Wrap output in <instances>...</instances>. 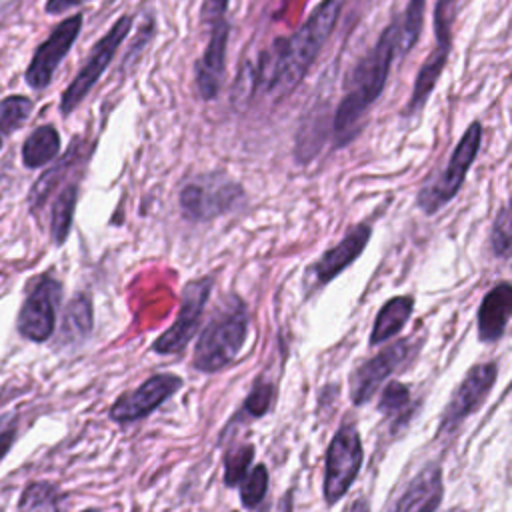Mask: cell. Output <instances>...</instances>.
Instances as JSON below:
<instances>
[{
  "mask_svg": "<svg viewBox=\"0 0 512 512\" xmlns=\"http://www.w3.org/2000/svg\"><path fill=\"white\" fill-rule=\"evenodd\" d=\"M342 6L344 0H324L292 36L276 40L268 52L260 54L252 86L260 82L266 92L278 98L288 96L330 38Z\"/></svg>",
  "mask_w": 512,
  "mask_h": 512,
  "instance_id": "1",
  "label": "cell"
},
{
  "mask_svg": "<svg viewBox=\"0 0 512 512\" xmlns=\"http://www.w3.org/2000/svg\"><path fill=\"white\" fill-rule=\"evenodd\" d=\"M396 38L398 20L382 30L378 42L350 72L344 96L332 120L336 146H344L348 140L354 138L362 118L366 116V110L378 100L380 92L384 90L392 60L396 56Z\"/></svg>",
  "mask_w": 512,
  "mask_h": 512,
  "instance_id": "2",
  "label": "cell"
},
{
  "mask_svg": "<svg viewBox=\"0 0 512 512\" xmlns=\"http://www.w3.org/2000/svg\"><path fill=\"white\" fill-rule=\"evenodd\" d=\"M248 336V310L246 304L232 296L216 310L208 326L202 330L192 364L196 370L212 374L236 360Z\"/></svg>",
  "mask_w": 512,
  "mask_h": 512,
  "instance_id": "3",
  "label": "cell"
},
{
  "mask_svg": "<svg viewBox=\"0 0 512 512\" xmlns=\"http://www.w3.org/2000/svg\"><path fill=\"white\" fill-rule=\"evenodd\" d=\"M482 142V124L472 122L468 130L462 134L458 140L448 164L444 170L430 182L426 184L420 194H418V206L426 214L438 212L444 204H448L460 190Z\"/></svg>",
  "mask_w": 512,
  "mask_h": 512,
  "instance_id": "4",
  "label": "cell"
},
{
  "mask_svg": "<svg viewBox=\"0 0 512 512\" xmlns=\"http://www.w3.org/2000/svg\"><path fill=\"white\" fill-rule=\"evenodd\" d=\"M242 198V186L224 174H204L180 192V208L188 220L204 222L232 210Z\"/></svg>",
  "mask_w": 512,
  "mask_h": 512,
  "instance_id": "5",
  "label": "cell"
},
{
  "mask_svg": "<svg viewBox=\"0 0 512 512\" xmlns=\"http://www.w3.org/2000/svg\"><path fill=\"white\" fill-rule=\"evenodd\" d=\"M362 442L354 424L346 422L334 434L326 452L324 498L328 504L338 502L358 476L362 466Z\"/></svg>",
  "mask_w": 512,
  "mask_h": 512,
  "instance_id": "6",
  "label": "cell"
},
{
  "mask_svg": "<svg viewBox=\"0 0 512 512\" xmlns=\"http://www.w3.org/2000/svg\"><path fill=\"white\" fill-rule=\"evenodd\" d=\"M130 28H132V16L124 14L96 42V46H94L92 54L88 56L84 68L76 74V78L70 82V86L62 94V102H60L62 114H70L82 102V98L90 92V88L98 82V78L102 76V72L108 68L110 60L114 58L118 46L128 36Z\"/></svg>",
  "mask_w": 512,
  "mask_h": 512,
  "instance_id": "7",
  "label": "cell"
},
{
  "mask_svg": "<svg viewBox=\"0 0 512 512\" xmlns=\"http://www.w3.org/2000/svg\"><path fill=\"white\" fill-rule=\"evenodd\" d=\"M62 286L54 278H40L30 294L26 296L20 314H18V332L32 340L44 342L52 336L56 326V310L60 302Z\"/></svg>",
  "mask_w": 512,
  "mask_h": 512,
  "instance_id": "8",
  "label": "cell"
},
{
  "mask_svg": "<svg viewBox=\"0 0 512 512\" xmlns=\"http://www.w3.org/2000/svg\"><path fill=\"white\" fill-rule=\"evenodd\" d=\"M212 292V280L210 278H200L194 282H188L182 290V304L176 322L160 336L156 338L152 350L158 354H176L180 352L190 338L194 336L202 310L208 302V296Z\"/></svg>",
  "mask_w": 512,
  "mask_h": 512,
  "instance_id": "9",
  "label": "cell"
},
{
  "mask_svg": "<svg viewBox=\"0 0 512 512\" xmlns=\"http://www.w3.org/2000/svg\"><path fill=\"white\" fill-rule=\"evenodd\" d=\"M498 366L494 362L476 364L468 370L464 380L456 386L452 398L448 400L442 418H440V432H452L464 418H468L490 394L496 382Z\"/></svg>",
  "mask_w": 512,
  "mask_h": 512,
  "instance_id": "10",
  "label": "cell"
},
{
  "mask_svg": "<svg viewBox=\"0 0 512 512\" xmlns=\"http://www.w3.org/2000/svg\"><path fill=\"white\" fill-rule=\"evenodd\" d=\"M82 28V16L74 14L66 20H62L52 34L38 46V50L34 52L30 66L26 70V82L40 90L44 86L50 84L54 70L58 68V64L62 62V58L68 54V50L72 48L74 40L78 38Z\"/></svg>",
  "mask_w": 512,
  "mask_h": 512,
  "instance_id": "11",
  "label": "cell"
},
{
  "mask_svg": "<svg viewBox=\"0 0 512 512\" xmlns=\"http://www.w3.org/2000/svg\"><path fill=\"white\" fill-rule=\"evenodd\" d=\"M180 386L182 378L176 374H154L136 390L120 396L110 408V418L120 424L144 418L180 390Z\"/></svg>",
  "mask_w": 512,
  "mask_h": 512,
  "instance_id": "12",
  "label": "cell"
},
{
  "mask_svg": "<svg viewBox=\"0 0 512 512\" xmlns=\"http://www.w3.org/2000/svg\"><path fill=\"white\" fill-rule=\"evenodd\" d=\"M410 352V342L400 340L388 344L374 358L360 364L350 376V398L356 406L368 402L380 388V384L406 360Z\"/></svg>",
  "mask_w": 512,
  "mask_h": 512,
  "instance_id": "13",
  "label": "cell"
},
{
  "mask_svg": "<svg viewBox=\"0 0 512 512\" xmlns=\"http://www.w3.org/2000/svg\"><path fill=\"white\" fill-rule=\"evenodd\" d=\"M230 26L226 18L210 24V38L202 58L196 64V86L204 100H214L222 86L224 64H226V48H228Z\"/></svg>",
  "mask_w": 512,
  "mask_h": 512,
  "instance_id": "14",
  "label": "cell"
},
{
  "mask_svg": "<svg viewBox=\"0 0 512 512\" xmlns=\"http://www.w3.org/2000/svg\"><path fill=\"white\" fill-rule=\"evenodd\" d=\"M372 236V228L368 224H358L348 230V234L330 250H326L320 260L314 264V274L320 284L330 282L336 274H340L348 264H352L364 250Z\"/></svg>",
  "mask_w": 512,
  "mask_h": 512,
  "instance_id": "15",
  "label": "cell"
},
{
  "mask_svg": "<svg viewBox=\"0 0 512 512\" xmlns=\"http://www.w3.org/2000/svg\"><path fill=\"white\" fill-rule=\"evenodd\" d=\"M442 494V470L440 466L430 464L410 480L392 512H436Z\"/></svg>",
  "mask_w": 512,
  "mask_h": 512,
  "instance_id": "16",
  "label": "cell"
},
{
  "mask_svg": "<svg viewBox=\"0 0 512 512\" xmlns=\"http://www.w3.org/2000/svg\"><path fill=\"white\" fill-rule=\"evenodd\" d=\"M512 314V286L508 282L496 284L486 292L478 308V338L486 344L498 342L504 336Z\"/></svg>",
  "mask_w": 512,
  "mask_h": 512,
  "instance_id": "17",
  "label": "cell"
},
{
  "mask_svg": "<svg viewBox=\"0 0 512 512\" xmlns=\"http://www.w3.org/2000/svg\"><path fill=\"white\" fill-rule=\"evenodd\" d=\"M448 54H450L448 46H436L430 52V56L424 60V64L420 66V70L416 74V82H414L410 100H408L406 110H404L406 116H414L426 104L430 92L434 90V86H436V82H438V78H440V74L446 66Z\"/></svg>",
  "mask_w": 512,
  "mask_h": 512,
  "instance_id": "18",
  "label": "cell"
},
{
  "mask_svg": "<svg viewBox=\"0 0 512 512\" xmlns=\"http://www.w3.org/2000/svg\"><path fill=\"white\" fill-rule=\"evenodd\" d=\"M414 306L412 296H394L390 298L378 312L372 334H370V344H384L392 336H396L404 324L410 318Z\"/></svg>",
  "mask_w": 512,
  "mask_h": 512,
  "instance_id": "19",
  "label": "cell"
},
{
  "mask_svg": "<svg viewBox=\"0 0 512 512\" xmlns=\"http://www.w3.org/2000/svg\"><path fill=\"white\" fill-rule=\"evenodd\" d=\"M60 152V134L54 126L44 124L36 128L22 146V162L28 168H40L52 162Z\"/></svg>",
  "mask_w": 512,
  "mask_h": 512,
  "instance_id": "20",
  "label": "cell"
},
{
  "mask_svg": "<svg viewBox=\"0 0 512 512\" xmlns=\"http://www.w3.org/2000/svg\"><path fill=\"white\" fill-rule=\"evenodd\" d=\"M92 330V302L86 294H78L72 298L66 306L64 318H62V342H80L84 340Z\"/></svg>",
  "mask_w": 512,
  "mask_h": 512,
  "instance_id": "21",
  "label": "cell"
},
{
  "mask_svg": "<svg viewBox=\"0 0 512 512\" xmlns=\"http://www.w3.org/2000/svg\"><path fill=\"white\" fill-rule=\"evenodd\" d=\"M424 8L426 0H410L402 22L398 20V38H396V56H404L412 50V46L418 42L422 24H424Z\"/></svg>",
  "mask_w": 512,
  "mask_h": 512,
  "instance_id": "22",
  "label": "cell"
},
{
  "mask_svg": "<svg viewBox=\"0 0 512 512\" xmlns=\"http://www.w3.org/2000/svg\"><path fill=\"white\" fill-rule=\"evenodd\" d=\"M76 198H78V188L76 184H68L56 198L54 208H52V220H50V232L54 244H64L68 238L70 226H72V216L76 208Z\"/></svg>",
  "mask_w": 512,
  "mask_h": 512,
  "instance_id": "23",
  "label": "cell"
},
{
  "mask_svg": "<svg viewBox=\"0 0 512 512\" xmlns=\"http://www.w3.org/2000/svg\"><path fill=\"white\" fill-rule=\"evenodd\" d=\"M32 112V100L26 96H8L0 102V130L14 132L18 130Z\"/></svg>",
  "mask_w": 512,
  "mask_h": 512,
  "instance_id": "24",
  "label": "cell"
},
{
  "mask_svg": "<svg viewBox=\"0 0 512 512\" xmlns=\"http://www.w3.org/2000/svg\"><path fill=\"white\" fill-rule=\"evenodd\" d=\"M70 164H72V150H70V154H68L62 162H58L54 168H50L48 172H44V174L38 178V182L34 184V188H32V192H30V208H32V210H38V208L44 206L46 198L52 194V190L56 188V184L62 180V174L68 170Z\"/></svg>",
  "mask_w": 512,
  "mask_h": 512,
  "instance_id": "25",
  "label": "cell"
},
{
  "mask_svg": "<svg viewBox=\"0 0 512 512\" xmlns=\"http://www.w3.org/2000/svg\"><path fill=\"white\" fill-rule=\"evenodd\" d=\"M252 456H254V446L252 444L236 446L234 450H230L224 456V482L228 486L238 484L246 476V470L252 462Z\"/></svg>",
  "mask_w": 512,
  "mask_h": 512,
  "instance_id": "26",
  "label": "cell"
},
{
  "mask_svg": "<svg viewBox=\"0 0 512 512\" xmlns=\"http://www.w3.org/2000/svg\"><path fill=\"white\" fill-rule=\"evenodd\" d=\"M410 404V390L402 382H390L378 402V410L386 416L396 418V424L400 422V414L408 408Z\"/></svg>",
  "mask_w": 512,
  "mask_h": 512,
  "instance_id": "27",
  "label": "cell"
},
{
  "mask_svg": "<svg viewBox=\"0 0 512 512\" xmlns=\"http://www.w3.org/2000/svg\"><path fill=\"white\" fill-rule=\"evenodd\" d=\"M268 490V472H266V466L264 464H258L250 476L246 478L244 486H242V492H240V498H242V504L246 508H254L262 502L264 494Z\"/></svg>",
  "mask_w": 512,
  "mask_h": 512,
  "instance_id": "28",
  "label": "cell"
},
{
  "mask_svg": "<svg viewBox=\"0 0 512 512\" xmlns=\"http://www.w3.org/2000/svg\"><path fill=\"white\" fill-rule=\"evenodd\" d=\"M490 244L496 256H508L510 252V210L504 204L502 210L498 212L494 226H492V234H490Z\"/></svg>",
  "mask_w": 512,
  "mask_h": 512,
  "instance_id": "29",
  "label": "cell"
},
{
  "mask_svg": "<svg viewBox=\"0 0 512 512\" xmlns=\"http://www.w3.org/2000/svg\"><path fill=\"white\" fill-rule=\"evenodd\" d=\"M54 496H56V488H54V486L44 484V482H40V484H30V486L24 490L22 498H20V508H22V510H36V508H42V506L50 504V502L54 500Z\"/></svg>",
  "mask_w": 512,
  "mask_h": 512,
  "instance_id": "30",
  "label": "cell"
},
{
  "mask_svg": "<svg viewBox=\"0 0 512 512\" xmlns=\"http://www.w3.org/2000/svg\"><path fill=\"white\" fill-rule=\"evenodd\" d=\"M272 396H274L272 386L266 384V382H258V384L252 388L250 396L246 398L244 410H246L250 416H264V414L270 410Z\"/></svg>",
  "mask_w": 512,
  "mask_h": 512,
  "instance_id": "31",
  "label": "cell"
},
{
  "mask_svg": "<svg viewBox=\"0 0 512 512\" xmlns=\"http://www.w3.org/2000/svg\"><path fill=\"white\" fill-rule=\"evenodd\" d=\"M16 428H18V424H16L14 414H8V412L0 414V460L12 446V442L16 438Z\"/></svg>",
  "mask_w": 512,
  "mask_h": 512,
  "instance_id": "32",
  "label": "cell"
},
{
  "mask_svg": "<svg viewBox=\"0 0 512 512\" xmlns=\"http://www.w3.org/2000/svg\"><path fill=\"white\" fill-rule=\"evenodd\" d=\"M226 6H228V0H206L204 6H202V22L204 24H214L218 20H222L226 16Z\"/></svg>",
  "mask_w": 512,
  "mask_h": 512,
  "instance_id": "33",
  "label": "cell"
},
{
  "mask_svg": "<svg viewBox=\"0 0 512 512\" xmlns=\"http://www.w3.org/2000/svg\"><path fill=\"white\" fill-rule=\"evenodd\" d=\"M88 0H48L46 2V12L48 14H62V12H68L80 4H84Z\"/></svg>",
  "mask_w": 512,
  "mask_h": 512,
  "instance_id": "34",
  "label": "cell"
},
{
  "mask_svg": "<svg viewBox=\"0 0 512 512\" xmlns=\"http://www.w3.org/2000/svg\"><path fill=\"white\" fill-rule=\"evenodd\" d=\"M350 512H370V506H368V502H366L364 498H358V500L352 504Z\"/></svg>",
  "mask_w": 512,
  "mask_h": 512,
  "instance_id": "35",
  "label": "cell"
},
{
  "mask_svg": "<svg viewBox=\"0 0 512 512\" xmlns=\"http://www.w3.org/2000/svg\"><path fill=\"white\" fill-rule=\"evenodd\" d=\"M84 512H98V510H84Z\"/></svg>",
  "mask_w": 512,
  "mask_h": 512,
  "instance_id": "36",
  "label": "cell"
},
{
  "mask_svg": "<svg viewBox=\"0 0 512 512\" xmlns=\"http://www.w3.org/2000/svg\"><path fill=\"white\" fill-rule=\"evenodd\" d=\"M0 148H2V140H0Z\"/></svg>",
  "mask_w": 512,
  "mask_h": 512,
  "instance_id": "37",
  "label": "cell"
}]
</instances>
